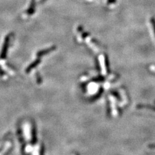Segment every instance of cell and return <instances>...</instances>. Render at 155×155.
Here are the masks:
<instances>
[{"mask_svg":"<svg viewBox=\"0 0 155 155\" xmlns=\"http://www.w3.org/2000/svg\"><path fill=\"white\" fill-rule=\"evenodd\" d=\"M11 34H9L7 36V37L5 39V41L3 45V48H2L1 55H0V58L1 59H5L7 57V51L9 45V42L11 40Z\"/></svg>","mask_w":155,"mask_h":155,"instance_id":"obj_1","label":"cell"},{"mask_svg":"<svg viewBox=\"0 0 155 155\" xmlns=\"http://www.w3.org/2000/svg\"><path fill=\"white\" fill-rule=\"evenodd\" d=\"M40 60L39 59H37L34 61V62H32L31 64H30L29 66H28V67L26 69L25 71L27 73H29V72L31 71V70L32 69H34L35 67H36L37 65H38L39 64V63H40Z\"/></svg>","mask_w":155,"mask_h":155,"instance_id":"obj_2","label":"cell"},{"mask_svg":"<svg viewBox=\"0 0 155 155\" xmlns=\"http://www.w3.org/2000/svg\"><path fill=\"white\" fill-rule=\"evenodd\" d=\"M55 49H56V47H55V46L52 47H51V48L47 49H43V50L39 51L38 53H37V57L40 58V57H41V56H43L44 55H47V54H49V53H51V51L55 50Z\"/></svg>","mask_w":155,"mask_h":155,"instance_id":"obj_3","label":"cell"},{"mask_svg":"<svg viewBox=\"0 0 155 155\" xmlns=\"http://www.w3.org/2000/svg\"><path fill=\"white\" fill-rule=\"evenodd\" d=\"M35 1L36 0H31V3L27 10V14L29 15L33 14L35 11Z\"/></svg>","mask_w":155,"mask_h":155,"instance_id":"obj_4","label":"cell"},{"mask_svg":"<svg viewBox=\"0 0 155 155\" xmlns=\"http://www.w3.org/2000/svg\"><path fill=\"white\" fill-rule=\"evenodd\" d=\"M37 142V137H36V131L34 127H33L32 132V144H35Z\"/></svg>","mask_w":155,"mask_h":155,"instance_id":"obj_5","label":"cell"},{"mask_svg":"<svg viewBox=\"0 0 155 155\" xmlns=\"http://www.w3.org/2000/svg\"><path fill=\"white\" fill-rule=\"evenodd\" d=\"M138 107L139 108H148V109H154V107H152V106H150V105H138Z\"/></svg>","mask_w":155,"mask_h":155,"instance_id":"obj_6","label":"cell"},{"mask_svg":"<svg viewBox=\"0 0 155 155\" xmlns=\"http://www.w3.org/2000/svg\"><path fill=\"white\" fill-rule=\"evenodd\" d=\"M36 76H37V83H38L39 84H40L41 82H42V79L40 78V76H39V74L38 73H37L36 74Z\"/></svg>","mask_w":155,"mask_h":155,"instance_id":"obj_7","label":"cell"},{"mask_svg":"<svg viewBox=\"0 0 155 155\" xmlns=\"http://www.w3.org/2000/svg\"><path fill=\"white\" fill-rule=\"evenodd\" d=\"M151 23H152V26H153V29H154V33H155V20H154L153 18L151 19Z\"/></svg>","mask_w":155,"mask_h":155,"instance_id":"obj_8","label":"cell"},{"mask_svg":"<svg viewBox=\"0 0 155 155\" xmlns=\"http://www.w3.org/2000/svg\"><path fill=\"white\" fill-rule=\"evenodd\" d=\"M5 74V72L3 71V70H1V69H0V75L1 76H3V75Z\"/></svg>","mask_w":155,"mask_h":155,"instance_id":"obj_9","label":"cell"},{"mask_svg":"<svg viewBox=\"0 0 155 155\" xmlns=\"http://www.w3.org/2000/svg\"><path fill=\"white\" fill-rule=\"evenodd\" d=\"M109 3H114L115 0H111V1H109Z\"/></svg>","mask_w":155,"mask_h":155,"instance_id":"obj_10","label":"cell"}]
</instances>
